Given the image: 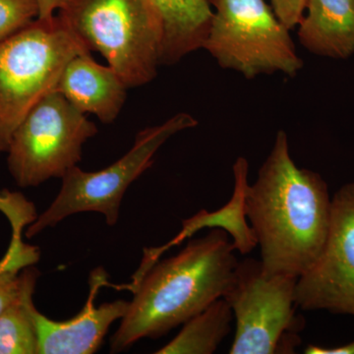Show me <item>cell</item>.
Wrapping results in <instances>:
<instances>
[{"label":"cell","mask_w":354,"mask_h":354,"mask_svg":"<svg viewBox=\"0 0 354 354\" xmlns=\"http://www.w3.org/2000/svg\"><path fill=\"white\" fill-rule=\"evenodd\" d=\"M246 215L266 276L298 278L322 253L332 215L328 184L317 172L297 167L283 130L277 133L257 179L249 185Z\"/></svg>","instance_id":"cell-1"},{"label":"cell","mask_w":354,"mask_h":354,"mask_svg":"<svg viewBox=\"0 0 354 354\" xmlns=\"http://www.w3.org/2000/svg\"><path fill=\"white\" fill-rule=\"evenodd\" d=\"M234 250L227 232L213 228L174 257L158 261L130 286L134 297L111 337V353L162 337L223 297L239 264Z\"/></svg>","instance_id":"cell-2"},{"label":"cell","mask_w":354,"mask_h":354,"mask_svg":"<svg viewBox=\"0 0 354 354\" xmlns=\"http://www.w3.org/2000/svg\"><path fill=\"white\" fill-rule=\"evenodd\" d=\"M57 17L88 51L101 53L128 87L157 76L162 27L153 0H65Z\"/></svg>","instance_id":"cell-3"},{"label":"cell","mask_w":354,"mask_h":354,"mask_svg":"<svg viewBox=\"0 0 354 354\" xmlns=\"http://www.w3.org/2000/svg\"><path fill=\"white\" fill-rule=\"evenodd\" d=\"M90 53L57 15L35 19L0 43V153L44 97L57 90L70 60Z\"/></svg>","instance_id":"cell-4"},{"label":"cell","mask_w":354,"mask_h":354,"mask_svg":"<svg viewBox=\"0 0 354 354\" xmlns=\"http://www.w3.org/2000/svg\"><path fill=\"white\" fill-rule=\"evenodd\" d=\"M215 11L203 48L221 68L246 79L283 73L293 77L304 67L290 29L265 0H209Z\"/></svg>","instance_id":"cell-5"},{"label":"cell","mask_w":354,"mask_h":354,"mask_svg":"<svg viewBox=\"0 0 354 354\" xmlns=\"http://www.w3.org/2000/svg\"><path fill=\"white\" fill-rule=\"evenodd\" d=\"M189 113H179L156 127L145 128L135 137L132 148L102 171H84L74 167L62 177L57 196L26 232L28 239L57 225L70 216L86 212L102 214L109 225L120 218L123 196L130 185L153 164V157L176 133L196 127Z\"/></svg>","instance_id":"cell-6"},{"label":"cell","mask_w":354,"mask_h":354,"mask_svg":"<svg viewBox=\"0 0 354 354\" xmlns=\"http://www.w3.org/2000/svg\"><path fill=\"white\" fill-rule=\"evenodd\" d=\"M297 277L266 276L261 261L239 262L223 298L236 322L230 354L295 353L304 318L295 314Z\"/></svg>","instance_id":"cell-7"},{"label":"cell","mask_w":354,"mask_h":354,"mask_svg":"<svg viewBox=\"0 0 354 354\" xmlns=\"http://www.w3.org/2000/svg\"><path fill=\"white\" fill-rule=\"evenodd\" d=\"M97 133L88 120L57 91L44 97L13 133L6 153L16 184L37 187L48 179L62 178L82 158V148Z\"/></svg>","instance_id":"cell-8"},{"label":"cell","mask_w":354,"mask_h":354,"mask_svg":"<svg viewBox=\"0 0 354 354\" xmlns=\"http://www.w3.org/2000/svg\"><path fill=\"white\" fill-rule=\"evenodd\" d=\"M295 301L305 311L354 317V183L332 198L327 241L316 262L298 277Z\"/></svg>","instance_id":"cell-9"},{"label":"cell","mask_w":354,"mask_h":354,"mask_svg":"<svg viewBox=\"0 0 354 354\" xmlns=\"http://www.w3.org/2000/svg\"><path fill=\"white\" fill-rule=\"evenodd\" d=\"M106 274L99 268L90 276L87 304L73 318L53 321L32 308L38 335V354H92L99 349L111 325L127 313L129 302L116 300L95 306L100 288L108 286Z\"/></svg>","instance_id":"cell-10"},{"label":"cell","mask_w":354,"mask_h":354,"mask_svg":"<svg viewBox=\"0 0 354 354\" xmlns=\"http://www.w3.org/2000/svg\"><path fill=\"white\" fill-rule=\"evenodd\" d=\"M128 88L113 67L97 64L90 53H84L66 64L55 91L83 113L95 114L109 124L120 115Z\"/></svg>","instance_id":"cell-11"},{"label":"cell","mask_w":354,"mask_h":354,"mask_svg":"<svg viewBox=\"0 0 354 354\" xmlns=\"http://www.w3.org/2000/svg\"><path fill=\"white\" fill-rule=\"evenodd\" d=\"M232 169L234 189L230 201L212 213L205 209H200L194 216L183 221V230L171 241L158 248L145 249L142 264L140 265L142 269H150L165 251L172 246L179 245L181 242L190 239L203 228H221L225 230L232 237L235 250L242 255L250 253L257 247V237L252 227L247 221L246 195L249 187V165L246 158H237Z\"/></svg>","instance_id":"cell-12"},{"label":"cell","mask_w":354,"mask_h":354,"mask_svg":"<svg viewBox=\"0 0 354 354\" xmlns=\"http://www.w3.org/2000/svg\"><path fill=\"white\" fill-rule=\"evenodd\" d=\"M305 11L298 39L307 50L335 59L354 55V0H306Z\"/></svg>","instance_id":"cell-13"},{"label":"cell","mask_w":354,"mask_h":354,"mask_svg":"<svg viewBox=\"0 0 354 354\" xmlns=\"http://www.w3.org/2000/svg\"><path fill=\"white\" fill-rule=\"evenodd\" d=\"M162 27L160 65L176 64L201 50L214 11L209 0H153Z\"/></svg>","instance_id":"cell-14"},{"label":"cell","mask_w":354,"mask_h":354,"mask_svg":"<svg viewBox=\"0 0 354 354\" xmlns=\"http://www.w3.org/2000/svg\"><path fill=\"white\" fill-rule=\"evenodd\" d=\"M232 307L223 297L183 324V330L158 354H212L230 333Z\"/></svg>","instance_id":"cell-15"},{"label":"cell","mask_w":354,"mask_h":354,"mask_svg":"<svg viewBox=\"0 0 354 354\" xmlns=\"http://www.w3.org/2000/svg\"><path fill=\"white\" fill-rule=\"evenodd\" d=\"M39 276L36 268H25L19 297L0 314V354H38V335L32 312Z\"/></svg>","instance_id":"cell-16"},{"label":"cell","mask_w":354,"mask_h":354,"mask_svg":"<svg viewBox=\"0 0 354 354\" xmlns=\"http://www.w3.org/2000/svg\"><path fill=\"white\" fill-rule=\"evenodd\" d=\"M13 223L12 239L0 260V314L19 297L24 281L23 270L39 260L38 248L22 241L24 223Z\"/></svg>","instance_id":"cell-17"},{"label":"cell","mask_w":354,"mask_h":354,"mask_svg":"<svg viewBox=\"0 0 354 354\" xmlns=\"http://www.w3.org/2000/svg\"><path fill=\"white\" fill-rule=\"evenodd\" d=\"M36 0H0V43L37 19Z\"/></svg>","instance_id":"cell-18"},{"label":"cell","mask_w":354,"mask_h":354,"mask_svg":"<svg viewBox=\"0 0 354 354\" xmlns=\"http://www.w3.org/2000/svg\"><path fill=\"white\" fill-rule=\"evenodd\" d=\"M277 17L288 29H295L304 18L306 0H271Z\"/></svg>","instance_id":"cell-19"},{"label":"cell","mask_w":354,"mask_h":354,"mask_svg":"<svg viewBox=\"0 0 354 354\" xmlns=\"http://www.w3.org/2000/svg\"><path fill=\"white\" fill-rule=\"evenodd\" d=\"M39 7V19L48 20L55 17V11L59 10L65 0H36Z\"/></svg>","instance_id":"cell-20"},{"label":"cell","mask_w":354,"mask_h":354,"mask_svg":"<svg viewBox=\"0 0 354 354\" xmlns=\"http://www.w3.org/2000/svg\"><path fill=\"white\" fill-rule=\"evenodd\" d=\"M304 353L306 354H354V341L337 348H322V346L309 344L305 348Z\"/></svg>","instance_id":"cell-21"}]
</instances>
